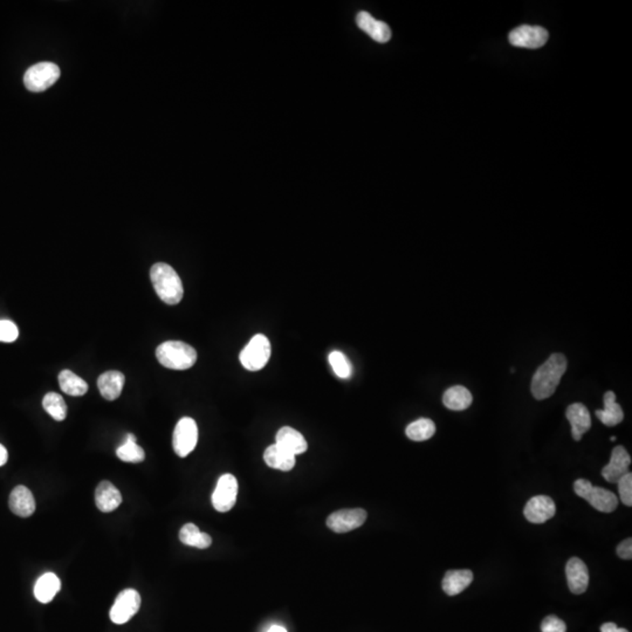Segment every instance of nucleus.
I'll list each match as a JSON object with an SVG mask.
<instances>
[{
  "label": "nucleus",
  "instance_id": "obj_37",
  "mask_svg": "<svg viewBox=\"0 0 632 632\" xmlns=\"http://www.w3.org/2000/svg\"><path fill=\"white\" fill-rule=\"evenodd\" d=\"M8 453L5 446L0 444V466L5 465L8 462Z\"/></svg>",
  "mask_w": 632,
  "mask_h": 632
},
{
  "label": "nucleus",
  "instance_id": "obj_26",
  "mask_svg": "<svg viewBox=\"0 0 632 632\" xmlns=\"http://www.w3.org/2000/svg\"><path fill=\"white\" fill-rule=\"evenodd\" d=\"M179 540L182 543L196 547L198 550H206L212 545V538L209 534L199 531V528L195 524H186L182 527L179 531Z\"/></svg>",
  "mask_w": 632,
  "mask_h": 632
},
{
  "label": "nucleus",
  "instance_id": "obj_7",
  "mask_svg": "<svg viewBox=\"0 0 632 632\" xmlns=\"http://www.w3.org/2000/svg\"><path fill=\"white\" fill-rule=\"evenodd\" d=\"M198 441V427L193 419L184 417L178 422L172 436V446L176 455L185 458L195 450Z\"/></svg>",
  "mask_w": 632,
  "mask_h": 632
},
{
  "label": "nucleus",
  "instance_id": "obj_9",
  "mask_svg": "<svg viewBox=\"0 0 632 632\" xmlns=\"http://www.w3.org/2000/svg\"><path fill=\"white\" fill-rule=\"evenodd\" d=\"M238 495V481L232 474H224L219 478L217 486L212 494V505L214 510L226 513L235 507Z\"/></svg>",
  "mask_w": 632,
  "mask_h": 632
},
{
  "label": "nucleus",
  "instance_id": "obj_1",
  "mask_svg": "<svg viewBox=\"0 0 632 632\" xmlns=\"http://www.w3.org/2000/svg\"><path fill=\"white\" fill-rule=\"evenodd\" d=\"M567 370V358L555 353L536 370L531 379V395L538 401L550 397L560 384L561 379Z\"/></svg>",
  "mask_w": 632,
  "mask_h": 632
},
{
  "label": "nucleus",
  "instance_id": "obj_35",
  "mask_svg": "<svg viewBox=\"0 0 632 632\" xmlns=\"http://www.w3.org/2000/svg\"><path fill=\"white\" fill-rule=\"evenodd\" d=\"M617 555L623 560H631L632 559V540L631 538H625L617 545Z\"/></svg>",
  "mask_w": 632,
  "mask_h": 632
},
{
  "label": "nucleus",
  "instance_id": "obj_22",
  "mask_svg": "<svg viewBox=\"0 0 632 632\" xmlns=\"http://www.w3.org/2000/svg\"><path fill=\"white\" fill-rule=\"evenodd\" d=\"M473 581V573L467 569L448 571L443 580V590L448 596L462 593Z\"/></svg>",
  "mask_w": 632,
  "mask_h": 632
},
{
  "label": "nucleus",
  "instance_id": "obj_15",
  "mask_svg": "<svg viewBox=\"0 0 632 632\" xmlns=\"http://www.w3.org/2000/svg\"><path fill=\"white\" fill-rule=\"evenodd\" d=\"M567 419L571 425V434L575 441H581L583 434L591 427V418L588 409L581 403L569 405L566 412Z\"/></svg>",
  "mask_w": 632,
  "mask_h": 632
},
{
  "label": "nucleus",
  "instance_id": "obj_29",
  "mask_svg": "<svg viewBox=\"0 0 632 632\" xmlns=\"http://www.w3.org/2000/svg\"><path fill=\"white\" fill-rule=\"evenodd\" d=\"M405 434L413 441H427L436 434V425L431 419H417L413 423L409 424Z\"/></svg>",
  "mask_w": 632,
  "mask_h": 632
},
{
  "label": "nucleus",
  "instance_id": "obj_19",
  "mask_svg": "<svg viewBox=\"0 0 632 632\" xmlns=\"http://www.w3.org/2000/svg\"><path fill=\"white\" fill-rule=\"evenodd\" d=\"M126 377L122 372L110 370L102 374L98 379V390L107 401H115L122 392Z\"/></svg>",
  "mask_w": 632,
  "mask_h": 632
},
{
  "label": "nucleus",
  "instance_id": "obj_18",
  "mask_svg": "<svg viewBox=\"0 0 632 632\" xmlns=\"http://www.w3.org/2000/svg\"><path fill=\"white\" fill-rule=\"evenodd\" d=\"M122 502L121 492L110 483V481H102L98 485L95 491V504L98 510L103 513H110Z\"/></svg>",
  "mask_w": 632,
  "mask_h": 632
},
{
  "label": "nucleus",
  "instance_id": "obj_11",
  "mask_svg": "<svg viewBox=\"0 0 632 632\" xmlns=\"http://www.w3.org/2000/svg\"><path fill=\"white\" fill-rule=\"evenodd\" d=\"M508 39L515 47L540 48L547 43L548 32L541 26L524 25L513 29Z\"/></svg>",
  "mask_w": 632,
  "mask_h": 632
},
{
  "label": "nucleus",
  "instance_id": "obj_31",
  "mask_svg": "<svg viewBox=\"0 0 632 632\" xmlns=\"http://www.w3.org/2000/svg\"><path fill=\"white\" fill-rule=\"evenodd\" d=\"M329 363L332 365L335 375L340 379H347L353 374V365L347 356L341 351H332L329 355Z\"/></svg>",
  "mask_w": 632,
  "mask_h": 632
},
{
  "label": "nucleus",
  "instance_id": "obj_16",
  "mask_svg": "<svg viewBox=\"0 0 632 632\" xmlns=\"http://www.w3.org/2000/svg\"><path fill=\"white\" fill-rule=\"evenodd\" d=\"M356 24L363 32L372 36V39L379 44L388 43L391 39V29H389V26L385 22H379L374 18L368 12H360L356 17Z\"/></svg>",
  "mask_w": 632,
  "mask_h": 632
},
{
  "label": "nucleus",
  "instance_id": "obj_33",
  "mask_svg": "<svg viewBox=\"0 0 632 632\" xmlns=\"http://www.w3.org/2000/svg\"><path fill=\"white\" fill-rule=\"evenodd\" d=\"M18 327L12 321L1 320L0 321V342L10 344L18 339Z\"/></svg>",
  "mask_w": 632,
  "mask_h": 632
},
{
  "label": "nucleus",
  "instance_id": "obj_30",
  "mask_svg": "<svg viewBox=\"0 0 632 632\" xmlns=\"http://www.w3.org/2000/svg\"><path fill=\"white\" fill-rule=\"evenodd\" d=\"M43 406L48 415L58 422H62L67 416V405H66L65 399L62 398L61 395L57 394V392H48L43 399Z\"/></svg>",
  "mask_w": 632,
  "mask_h": 632
},
{
  "label": "nucleus",
  "instance_id": "obj_32",
  "mask_svg": "<svg viewBox=\"0 0 632 632\" xmlns=\"http://www.w3.org/2000/svg\"><path fill=\"white\" fill-rule=\"evenodd\" d=\"M618 493L621 501L628 507L632 506V474L631 472L624 474L623 477L617 481Z\"/></svg>",
  "mask_w": 632,
  "mask_h": 632
},
{
  "label": "nucleus",
  "instance_id": "obj_21",
  "mask_svg": "<svg viewBox=\"0 0 632 632\" xmlns=\"http://www.w3.org/2000/svg\"><path fill=\"white\" fill-rule=\"evenodd\" d=\"M61 589V582L54 573L40 576L34 585V596L40 603H50Z\"/></svg>",
  "mask_w": 632,
  "mask_h": 632
},
{
  "label": "nucleus",
  "instance_id": "obj_23",
  "mask_svg": "<svg viewBox=\"0 0 632 632\" xmlns=\"http://www.w3.org/2000/svg\"><path fill=\"white\" fill-rule=\"evenodd\" d=\"M264 460L272 469L285 472L292 470L295 465V455L286 451L285 448H282L278 444L271 445L266 448Z\"/></svg>",
  "mask_w": 632,
  "mask_h": 632
},
{
  "label": "nucleus",
  "instance_id": "obj_6",
  "mask_svg": "<svg viewBox=\"0 0 632 632\" xmlns=\"http://www.w3.org/2000/svg\"><path fill=\"white\" fill-rule=\"evenodd\" d=\"M60 78V68L53 62H39L29 67L24 76V83L29 91L39 93L53 86Z\"/></svg>",
  "mask_w": 632,
  "mask_h": 632
},
{
  "label": "nucleus",
  "instance_id": "obj_20",
  "mask_svg": "<svg viewBox=\"0 0 632 632\" xmlns=\"http://www.w3.org/2000/svg\"><path fill=\"white\" fill-rule=\"evenodd\" d=\"M277 444L294 455H302L308 448L307 441L304 436L299 431L289 427H281L278 431Z\"/></svg>",
  "mask_w": 632,
  "mask_h": 632
},
{
  "label": "nucleus",
  "instance_id": "obj_14",
  "mask_svg": "<svg viewBox=\"0 0 632 632\" xmlns=\"http://www.w3.org/2000/svg\"><path fill=\"white\" fill-rule=\"evenodd\" d=\"M568 587L571 593L581 595L585 593L589 585L588 567L578 557H571L566 566Z\"/></svg>",
  "mask_w": 632,
  "mask_h": 632
},
{
  "label": "nucleus",
  "instance_id": "obj_13",
  "mask_svg": "<svg viewBox=\"0 0 632 632\" xmlns=\"http://www.w3.org/2000/svg\"><path fill=\"white\" fill-rule=\"evenodd\" d=\"M631 465V457L623 446H616L611 453L610 462L603 467L602 476L608 483L617 484L624 474L630 472L629 467Z\"/></svg>",
  "mask_w": 632,
  "mask_h": 632
},
{
  "label": "nucleus",
  "instance_id": "obj_38",
  "mask_svg": "<svg viewBox=\"0 0 632 632\" xmlns=\"http://www.w3.org/2000/svg\"><path fill=\"white\" fill-rule=\"evenodd\" d=\"M267 632H287V630H286V628H284V626H281V625H273V626L270 628V630H268Z\"/></svg>",
  "mask_w": 632,
  "mask_h": 632
},
{
  "label": "nucleus",
  "instance_id": "obj_25",
  "mask_svg": "<svg viewBox=\"0 0 632 632\" xmlns=\"http://www.w3.org/2000/svg\"><path fill=\"white\" fill-rule=\"evenodd\" d=\"M472 395L466 388L462 385H455L445 391L443 396V403L446 408L453 411H462L466 410L472 404Z\"/></svg>",
  "mask_w": 632,
  "mask_h": 632
},
{
  "label": "nucleus",
  "instance_id": "obj_12",
  "mask_svg": "<svg viewBox=\"0 0 632 632\" xmlns=\"http://www.w3.org/2000/svg\"><path fill=\"white\" fill-rule=\"evenodd\" d=\"M557 507L553 499L547 495H536L524 506V517L531 524H545L555 515Z\"/></svg>",
  "mask_w": 632,
  "mask_h": 632
},
{
  "label": "nucleus",
  "instance_id": "obj_36",
  "mask_svg": "<svg viewBox=\"0 0 632 632\" xmlns=\"http://www.w3.org/2000/svg\"><path fill=\"white\" fill-rule=\"evenodd\" d=\"M601 632H629L626 629L618 628L615 623H604L601 626Z\"/></svg>",
  "mask_w": 632,
  "mask_h": 632
},
{
  "label": "nucleus",
  "instance_id": "obj_24",
  "mask_svg": "<svg viewBox=\"0 0 632 632\" xmlns=\"http://www.w3.org/2000/svg\"><path fill=\"white\" fill-rule=\"evenodd\" d=\"M596 417L607 427H616L624 419V412L621 405L616 403V395L612 391H608L604 395V409L597 410Z\"/></svg>",
  "mask_w": 632,
  "mask_h": 632
},
{
  "label": "nucleus",
  "instance_id": "obj_10",
  "mask_svg": "<svg viewBox=\"0 0 632 632\" xmlns=\"http://www.w3.org/2000/svg\"><path fill=\"white\" fill-rule=\"evenodd\" d=\"M367 520V512L362 508L341 510L329 515L327 526L335 533H348L361 527Z\"/></svg>",
  "mask_w": 632,
  "mask_h": 632
},
{
  "label": "nucleus",
  "instance_id": "obj_2",
  "mask_svg": "<svg viewBox=\"0 0 632 632\" xmlns=\"http://www.w3.org/2000/svg\"><path fill=\"white\" fill-rule=\"evenodd\" d=\"M150 279L159 299L166 304H177L184 295V288L177 272L170 265L159 263L150 270Z\"/></svg>",
  "mask_w": 632,
  "mask_h": 632
},
{
  "label": "nucleus",
  "instance_id": "obj_5",
  "mask_svg": "<svg viewBox=\"0 0 632 632\" xmlns=\"http://www.w3.org/2000/svg\"><path fill=\"white\" fill-rule=\"evenodd\" d=\"M271 358V344L266 336L258 334L240 353L242 367L249 372H258L267 365Z\"/></svg>",
  "mask_w": 632,
  "mask_h": 632
},
{
  "label": "nucleus",
  "instance_id": "obj_4",
  "mask_svg": "<svg viewBox=\"0 0 632 632\" xmlns=\"http://www.w3.org/2000/svg\"><path fill=\"white\" fill-rule=\"evenodd\" d=\"M574 491L580 498L585 499L594 508L603 513H611L617 508L618 499L611 491L605 488L595 487L585 479H578L574 483Z\"/></svg>",
  "mask_w": 632,
  "mask_h": 632
},
{
  "label": "nucleus",
  "instance_id": "obj_34",
  "mask_svg": "<svg viewBox=\"0 0 632 632\" xmlns=\"http://www.w3.org/2000/svg\"><path fill=\"white\" fill-rule=\"evenodd\" d=\"M542 632H567V625L562 619L550 615L542 621L541 623Z\"/></svg>",
  "mask_w": 632,
  "mask_h": 632
},
{
  "label": "nucleus",
  "instance_id": "obj_3",
  "mask_svg": "<svg viewBox=\"0 0 632 632\" xmlns=\"http://www.w3.org/2000/svg\"><path fill=\"white\" fill-rule=\"evenodd\" d=\"M159 363L172 370H186L195 365L197 351L190 344L181 341H166L156 351Z\"/></svg>",
  "mask_w": 632,
  "mask_h": 632
},
{
  "label": "nucleus",
  "instance_id": "obj_8",
  "mask_svg": "<svg viewBox=\"0 0 632 632\" xmlns=\"http://www.w3.org/2000/svg\"><path fill=\"white\" fill-rule=\"evenodd\" d=\"M141 607V596L134 589H126L116 597L115 603L109 612L110 619L115 624H126L138 614Z\"/></svg>",
  "mask_w": 632,
  "mask_h": 632
},
{
  "label": "nucleus",
  "instance_id": "obj_39",
  "mask_svg": "<svg viewBox=\"0 0 632 632\" xmlns=\"http://www.w3.org/2000/svg\"><path fill=\"white\" fill-rule=\"evenodd\" d=\"M610 441H616V437H614V436H612V437H611Z\"/></svg>",
  "mask_w": 632,
  "mask_h": 632
},
{
  "label": "nucleus",
  "instance_id": "obj_28",
  "mask_svg": "<svg viewBox=\"0 0 632 632\" xmlns=\"http://www.w3.org/2000/svg\"><path fill=\"white\" fill-rule=\"evenodd\" d=\"M117 458L126 462H142L145 459V453L141 446L136 443L134 434H126V441L116 450Z\"/></svg>",
  "mask_w": 632,
  "mask_h": 632
},
{
  "label": "nucleus",
  "instance_id": "obj_17",
  "mask_svg": "<svg viewBox=\"0 0 632 632\" xmlns=\"http://www.w3.org/2000/svg\"><path fill=\"white\" fill-rule=\"evenodd\" d=\"M10 510L22 517H29L36 512V500L26 486H17L10 495Z\"/></svg>",
  "mask_w": 632,
  "mask_h": 632
},
{
  "label": "nucleus",
  "instance_id": "obj_27",
  "mask_svg": "<svg viewBox=\"0 0 632 632\" xmlns=\"http://www.w3.org/2000/svg\"><path fill=\"white\" fill-rule=\"evenodd\" d=\"M59 385L65 394L74 397L83 396L88 391V384L71 370H62L59 374Z\"/></svg>",
  "mask_w": 632,
  "mask_h": 632
}]
</instances>
